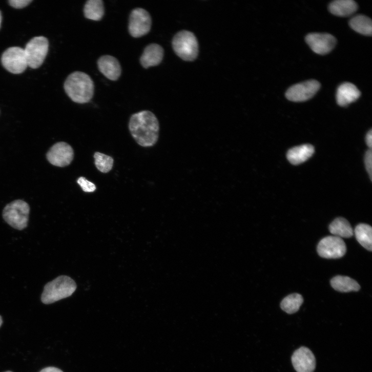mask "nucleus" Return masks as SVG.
Instances as JSON below:
<instances>
[{
	"mask_svg": "<svg viewBox=\"0 0 372 372\" xmlns=\"http://www.w3.org/2000/svg\"><path fill=\"white\" fill-rule=\"evenodd\" d=\"M6 372H13V371H7Z\"/></svg>",
	"mask_w": 372,
	"mask_h": 372,
	"instance_id": "obj_33",
	"label": "nucleus"
},
{
	"mask_svg": "<svg viewBox=\"0 0 372 372\" xmlns=\"http://www.w3.org/2000/svg\"><path fill=\"white\" fill-rule=\"evenodd\" d=\"M30 206L26 202L18 200L8 204L3 212L5 220L13 228L23 230L28 223Z\"/></svg>",
	"mask_w": 372,
	"mask_h": 372,
	"instance_id": "obj_5",
	"label": "nucleus"
},
{
	"mask_svg": "<svg viewBox=\"0 0 372 372\" xmlns=\"http://www.w3.org/2000/svg\"><path fill=\"white\" fill-rule=\"evenodd\" d=\"M164 56V49L159 45L151 44L148 45L140 57V64L144 69L158 66Z\"/></svg>",
	"mask_w": 372,
	"mask_h": 372,
	"instance_id": "obj_15",
	"label": "nucleus"
},
{
	"mask_svg": "<svg viewBox=\"0 0 372 372\" xmlns=\"http://www.w3.org/2000/svg\"><path fill=\"white\" fill-rule=\"evenodd\" d=\"M32 0H10L9 3L11 6L16 9H23L27 7Z\"/></svg>",
	"mask_w": 372,
	"mask_h": 372,
	"instance_id": "obj_28",
	"label": "nucleus"
},
{
	"mask_svg": "<svg viewBox=\"0 0 372 372\" xmlns=\"http://www.w3.org/2000/svg\"><path fill=\"white\" fill-rule=\"evenodd\" d=\"M303 302L302 296L299 294H293L284 298L281 303V307L286 313H297Z\"/></svg>",
	"mask_w": 372,
	"mask_h": 372,
	"instance_id": "obj_24",
	"label": "nucleus"
},
{
	"mask_svg": "<svg viewBox=\"0 0 372 372\" xmlns=\"http://www.w3.org/2000/svg\"><path fill=\"white\" fill-rule=\"evenodd\" d=\"M84 12L87 19L100 20L105 14L104 2L102 0H89L85 6Z\"/></svg>",
	"mask_w": 372,
	"mask_h": 372,
	"instance_id": "obj_20",
	"label": "nucleus"
},
{
	"mask_svg": "<svg viewBox=\"0 0 372 372\" xmlns=\"http://www.w3.org/2000/svg\"><path fill=\"white\" fill-rule=\"evenodd\" d=\"M355 234L359 243L366 250H372V229L366 224H358L355 228Z\"/></svg>",
	"mask_w": 372,
	"mask_h": 372,
	"instance_id": "obj_23",
	"label": "nucleus"
},
{
	"mask_svg": "<svg viewBox=\"0 0 372 372\" xmlns=\"http://www.w3.org/2000/svg\"><path fill=\"white\" fill-rule=\"evenodd\" d=\"M365 141L367 146L371 150L372 147V131L371 130L366 134Z\"/></svg>",
	"mask_w": 372,
	"mask_h": 372,
	"instance_id": "obj_29",
	"label": "nucleus"
},
{
	"mask_svg": "<svg viewBox=\"0 0 372 372\" xmlns=\"http://www.w3.org/2000/svg\"><path fill=\"white\" fill-rule=\"evenodd\" d=\"M330 283L335 290L342 293L357 292L360 289L356 281L346 276H336L332 279Z\"/></svg>",
	"mask_w": 372,
	"mask_h": 372,
	"instance_id": "obj_19",
	"label": "nucleus"
},
{
	"mask_svg": "<svg viewBox=\"0 0 372 372\" xmlns=\"http://www.w3.org/2000/svg\"><path fill=\"white\" fill-rule=\"evenodd\" d=\"M318 253L323 258L339 259L345 255L346 246L341 238L329 236L320 241L318 246Z\"/></svg>",
	"mask_w": 372,
	"mask_h": 372,
	"instance_id": "obj_9",
	"label": "nucleus"
},
{
	"mask_svg": "<svg viewBox=\"0 0 372 372\" xmlns=\"http://www.w3.org/2000/svg\"><path fill=\"white\" fill-rule=\"evenodd\" d=\"M314 153L315 149L313 146L304 144L290 150L287 154V158L292 164L298 165L306 161Z\"/></svg>",
	"mask_w": 372,
	"mask_h": 372,
	"instance_id": "obj_17",
	"label": "nucleus"
},
{
	"mask_svg": "<svg viewBox=\"0 0 372 372\" xmlns=\"http://www.w3.org/2000/svg\"><path fill=\"white\" fill-rule=\"evenodd\" d=\"M360 95V91L356 86L346 82L340 85L337 89V102L340 106L346 107L356 101Z\"/></svg>",
	"mask_w": 372,
	"mask_h": 372,
	"instance_id": "obj_16",
	"label": "nucleus"
},
{
	"mask_svg": "<svg viewBox=\"0 0 372 372\" xmlns=\"http://www.w3.org/2000/svg\"><path fill=\"white\" fill-rule=\"evenodd\" d=\"M48 49V40L44 36L35 37L30 40L24 49L28 67L33 69L39 68L43 64Z\"/></svg>",
	"mask_w": 372,
	"mask_h": 372,
	"instance_id": "obj_6",
	"label": "nucleus"
},
{
	"mask_svg": "<svg viewBox=\"0 0 372 372\" xmlns=\"http://www.w3.org/2000/svg\"><path fill=\"white\" fill-rule=\"evenodd\" d=\"M321 88L319 82L308 80L296 84L290 88L286 92V98L293 102H303L312 98Z\"/></svg>",
	"mask_w": 372,
	"mask_h": 372,
	"instance_id": "obj_10",
	"label": "nucleus"
},
{
	"mask_svg": "<svg viewBox=\"0 0 372 372\" xmlns=\"http://www.w3.org/2000/svg\"><path fill=\"white\" fill-rule=\"evenodd\" d=\"M3 323V321L2 317L1 316H0V327H1V326L2 325Z\"/></svg>",
	"mask_w": 372,
	"mask_h": 372,
	"instance_id": "obj_32",
	"label": "nucleus"
},
{
	"mask_svg": "<svg viewBox=\"0 0 372 372\" xmlns=\"http://www.w3.org/2000/svg\"><path fill=\"white\" fill-rule=\"evenodd\" d=\"M365 168L371 180L372 177V152L371 150H368L365 155L364 158Z\"/></svg>",
	"mask_w": 372,
	"mask_h": 372,
	"instance_id": "obj_27",
	"label": "nucleus"
},
{
	"mask_svg": "<svg viewBox=\"0 0 372 372\" xmlns=\"http://www.w3.org/2000/svg\"><path fill=\"white\" fill-rule=\"evenodd\" d=\"M293 366L297 372H314L316 360L313 352L308 348L301 347L296 350L292 357Z\"/></svg>",
	"mask_w": 372,
	"mask_h": 372,
	"instance_id": "obj_13",
	"label": "nucleus"
},
{
	"mask_svg": "<svg viewBox=\"0 0 372 372\" xmlns=\"http://www.w3.org/2000/svg\"><path fill=\"white\" fill-rule=\"evenodd\" d=\"M349 26L355 31L365 36H371L372 23L371 19L364 15H357L352 18Z\"/></svg>",
	"mask_w": 372,
	"mask_h": 372,
	"instance_id": "obj_22",
	"label": "nucleus"
},
{
	"mask_svg": "<svg viewBox=\"0 0 372 372\" xmlns=\"http://www.w3.org/2000/svg\"><path fill=\"white\" fill-rule=\"evenodd\" d=\"M74 158V152L72 147L64 142H58L53 145L47 154L48 161L53 166L65 167L69 166Z\"/></svg>",
	"mask_w": 372,
	"mask_h": 372,
	"instance_id": "obj_11",
	"label": "nucleus"
},
{
	"mask_svg": "<svg viewBox=\"0 0 372 372\" xmlns=\"http://www.w3.org/2000/svg\"><path fill=\"white\" fill-rule=\"evenodd\" d=\"M65 89L74 102L86 104L90 102L93 98L95 86L89 75L82 72H75L67 78Z\"/></svg>",
	"mask_w": 372,
	"mask_h": 372,
	"instance_id": "obj_2",
	"label": "nucleus"
},
{
	"mask_svg": "<svg viewBox=\"0 0 372 372\" xmlns=\"http://www.w3.org/2000/svg\"><path fill=\"white\" fill-rule=\"evenodd\" d=\"M94 158L95 166L100 172L107 173L112 170L114 163L112 157L101 153L96 152L94 155Z\"/></svg>",
	"mask_w": 372,
	"mask_h": 372,
	"instance_id": "obj_25",
	"label": "nucleus"
},
{
	"mask_svg": "<svg viewBox=\"0 0 372 372\" xmlns=\"http://www.w3.org/2000/svg\"><path fill=\"white\" fill-rule=\"evenodd\" d=\"M2 61L4 67L14 74L23 73L28 67L25 50L18 47L8 49L4 53Z\"/></svg>",
	"mask_w": 372,
	"mask_h": 372,
	"instance_id": "obj_7",
	"label": "nucleus"
},
{
	"mask_svg": "<svg viewBox=\"0 0 372 372\" xmlns=\"http://www.w3.org/2000/svg\"><path fill=\"white\" fill-rule=\"evenodd\" d=\"M330 232L340 238H350L354 235L353 230L349 222L343 218L336 219L329 225Z\"/></svg>",
	"mask_w": 372,
	"mask_h": 372,
	"instance_id": "obj_21",
	"label": "nucleus"
},
{
	"mask_svg": "<svg viewBox=\"0 0 372 372\" xmlns=\"http://www.w3.org/2000/svg\"><path fill=\"white\" fill-rule=\"evenodd\" d=\"M40 372H64L60 369L55 367H48L43 369Z\"/></svg>",
	"mask_w": 372,
	"mask_h": 372,
	"instance_id": "obj_30",
	"label": "nucleus"
},
{
	"mask_svg": "<svg viewBox=\"0 0 372 372\" xmlns=\"http://www.w3.org/2000/svg\"><path fill=\"white\" fill-rule=\"evenodd\" d=\"M77 182L85 192L93 193L96 190L95 184L92 182L87 180L84 177H79L77 180Z\"/></svg>",
	"mask_w": 372,
	"mask_h": 372,
	"instance_id": "obj_26",
	"label": "nucleus"
},
{
	"mask_svg": "<svg viewBox=\"0 0 372 372\" xmlns=\"http://www.w3.org/2000/svg\"><path fill=\"white\" fill-rule=\"evenodd\" d=\"M357 3L353 0H337L329 6L330 12L339 17H348L353 15L358 10Z\"/></svg>",
	"mask_w": 372,
	"mask_h": 372,
	"instance_id": "obj_18",
	"label": "nucleus"
},
{
	"mask_svg": "<svg viewBox=\"0 0 372 372\" xmlns=\"http://www.w3.org/2000/svg\"><path fill=\"white\" fill-rule=\"evenodd\" d=\"M2 22V15L1 12H0V28H1V25Z\"/></svg>",
	"mask_w": 372,
	"mask_h": 372,
	"instance_id": "obj_31",
	"label": "nucleus"
},
{
	"mask_svg": "<svg viewBox=\"0 0 372 372\" xmlns=\"http://www.w3.org/2000/svg\"><path fill=\"white\" fill-rule=\"evenodd\" d=\"M97 66L100 73L110 80L116 81L121 75V68L119 62L113 56H101L97 61Z\"/></svg>",
	"mask_w": 372,
	"mask_h": 372,
	"instance_id": "obj_14",
	"label": "nucleus"
},
{
	"mask_svg": "<svg viewBox=\"0 0 372 372\" xmlns=\"http://www.w3.org/2000/svg\"><path fill=\"white\" fill-rule=\"evenodd\" d=\"M305 41L316 53L325 55L329 53L336 46V38L328 33H311L305 37Z\"/></svg>",
	"mask_w": 372,
	"mask_h": 372,
	"instance_id": "obj_12",
	"label": "nucleus"
},
{
	"mask_svg": "<svg viewBox=\"0 0 372 372\" xmlns=\"http://www.w3.org/2000/svg\"><path fill=\"white\" fill-rule=\"evenodd\" d=\"M152 24L150 13L142 8H136L132 11L130 16L129 31L132 36L140 37L150 32Z\"/></svg>",
	"mask_w": 372,
	"mask_h": 372,
	"instance_id": "obj_8",
	"label": "nucleus"
},
{
	"mask_svg": "<svg viewBox=\"0 0 372 372\" xmlns=\"http://www.w3.org/2000/svg\"><path fill=\"white\" fill-rule=\"evenodd\" d=\"M76 288L77 284L71 278L59 276L45 286L42 301L46 304L53 303L72 296Z\"/></svg>",
	"mask_w": 372,
	"mask_h": 372,
	"instance_id": "obj_3",
	"label": "nucleus"
},
{
	"mask_svg": "<svg viewBox=\"0 0 372 372\" xmlns=\"http://www.w3.org/2000/svg\"><path fill=\"white\" fill-rule=\"evenodd\" d=\"M172 45L176 55L185 61H193L198 56V41L192 32L186 30L178 32L174 36Z\"/></svg>",
	"mask_w": 372,
	"mask_h": 372,
	"instance_id": "obj_4",
	"label": "nucleus"
},
{
	"mask_svg": "<svg viewBox=\"0 0 372 372\" xmlns=\"http://www.w3.org/2000/svg\"><path fill=\"white\" fill-rule=\"evenodd\" d=\"M129 129L134 139L142 147H153L158 141L159 122L151 111H142L132 115Z\"/></svg>",
	"mask_w": 372,
	"mask_h": 372,
	"instance_id": "obj_1",
	"label": "nucleus"
}]
</instances>
